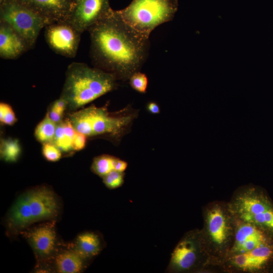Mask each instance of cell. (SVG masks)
<instances>
[{
    "mask_svg": "<svg viewBox=\"0 0 273 273\" xmlns=\"http://www.w3.org/2000/svg\"><path fill=\"white\" fill-rule=\"evenodd\" d=\"M234 216L254 224L273 236V203L257 186L239 187L228 202Z\"/></svg>",
    "mask_w": 273,
    "mask_h": 273,
    "instance_id": "obj_4",
    "label": "cell"
},
{
    "mask_svg": "<svg viewBox=\"0 0 273 273\" xmlns=\"http://www.w3.org/2000/svg\"><path fill=\"white\" fill-rule=\"evenodd\" d=\"M27 237L33 250L40 256L50 255L55 249L56 234L54 226L51 224L33 229L28 233Z\"/></svg>",
    "mask_w": 273,
    "mask_h": 273,
    "instance_id": "obj_16",
    "label": "cell"
},
{
    "mask_svg": "<svg viewBox=\"0 0 273 273\" xmlns=\"http://www.w3.org/2000/svg\"><path fill=\"white\" fill-rule=\"evenodd\" d=\"M128 166V163L124 160L118 158L115 167V170L124 172Z\"/></svg>",
    "mask_w": 273,
    "mask_h": 273,
    "instance_id": "obj_32",
    "label": "cell"
},
{
    "mask_svg": "<svg viewBox=\"0 0 273 273\" xmlns=\"http://www.w3.org/2000/svg\"><path fill=\"white\" fill-rule=\"evenodd\" d=\"M67 106V102L62 96L57 100L55 101L52 105V107L63 113L66 107Z\"/></svg>",
    "mask_w": 273,
    "mask_h": 273,
    "instance_id": "obj_29",
    "label": "cell"
},
{
    "mask_svg": "<svg viewBox=\"0 0 273 273\" xmlns=\"http://www.w3.org/2000/svg\"><path fill=\"white\" fill-rule=\"evenodd\" d=\"M46 19L50 24L69 20L75 6L72 0H17Z\"/></svg>",
    "mask_w": 273,
    "mask_h": 273,
    "instance_id": "obj_14",
    "label": "cell"
},
{
    "mask_svg": "<svg viewBox=\"0 0 273 273\" xmlns=\"http://www.w3.org/2000/svg\"><path fill=\"white\" fill-rule=\"evenodd\" d=\"M56 123L47 114L44 119L37 125L35 130V136L42 143L53 141L56 129Z\"/></svg>",
    "mask_w": 273,
    "mask_h": 273,
    "instance_id": "obj_22",
    "label": "cell"
},
{
    "mask_svg": "<svg viewBox=\"0 0 273 273\" xmlns=\"http://www.w3.org/2000/svg\"><path fill=\"white\" fill-rule=\"evenodd\" d=\"M116 77L83 63L73 62L67 68L61 96L71 109H76L117 87Z\"/></svg>",
    "mask_w": 273,
    "mask_h": 273,
    "instance_id": "obj_2",
    "label": "cell"
},
{
    "mask_svg": "<svg viewBox=\"0 0 273 273\" xmlns=\"http://www.w3.org/2000/svg\"><path fill=\"white\" fill-rule=\"evenodd\" d=\"M177 9V0H132L116 11L129 26L149 37L156 27L172 20Z\"/></svg>",
    "mask_w": 273,
    "mask_h": 273,
    "instance_id": "obj_6",
    "label": "cell"
},
{
    "mask_svg": "<svg viewBox=\"0 0 273 273\" xmlns=\"http://www.w3.org/2000/svg\"><path fill=\"white\" fill-rule=\"evenodd\" d=\"M0 121L7 125H12L16 121V118L11 107L4 103L0 104Z\"/></svg>",
    "mask_w": 273,
    "mask_h": 273,
    "instance_id": "obj_27",
    "label": "cell"
},
{
    "mask_svg": "<svg viewBox=\"0 0 273 273\" xmlns=\"http://www.w3.org/2000/svg\"><path fill=\"white\" fill-rule=\"evenodd\" d=\"M112 10L109 0H76L69 20L82 33Z\"/></svg>",
    "mask_w": 273,
    "mask_h": 273,
    "instance_id": "obj_12",
    "label": "cell"
},
{
    "mask_svg": "<svg viewBox=\"0 0 273 273\" xmlns=\"http://www.w3.org/2000/svg\"><path fill=\"white\" fill-rule=\"evenodd\" d=\"M76 132L69 119L61 122L56 126L53 144L64 152L73 149L72 143Z\"/></svg>",
    "mask_w": 273,
    "mask_h": 273,
    "instance_id": "obj_20",
    "label": "cell"
},
{
    "mask_svg": "<svg viewBox=\"0 0 273 273\" xmlns=\"http://www.w3.org/2000/svg\"><path fill=\"white\" fill-rule=\"evenodd\" d=\"M147 111L153 114H157L160 113V108L159 105L153 101L149 102L146 105Z\"/></svg>",
    "mask_w": 273,
    "mask_h": 273,
    "instance_id": "obj_31",
    "label": "cell"
},
{
    "mask_svg": "<svg viewBox=\"0 0 273 273\" xmlns=\"http://www.w3.org/2000/svg\"><path fill=\"white\" fill-rule=\"evenodd\" d=\"M213 267L201 230L187 232L178 242L171 256L169 272H198Z\"/></svg>",
    "mask_w": 273,
    "mask_h": 273,
    "instance_id": "obj_7",
    "label": "cell"
},
{
    "mask_svg": "<svg viewBox=\"0 0 273 273\" xmlns=\"http://www.w3.org/2000/svg\"><path fill=\"white\" fill-rule=\"evenodd\" d=\"M129 82L130 86L140 93H145L148 84L147 75L140 71L134 73L129 78Z\"/></svg>",
    "mask_w": 273,
    "mask_h": 273,
    "instance_id": "obj_24",
    "label": "cell"
},
{
    "mask_svg": "<svg viewBox=\"0 0 273 273\" xmlns=\"http://www.w3.org/2000/svg\"><path fill=\"white\" fill-rule=\"evenodd\" d=\"M85 259L76 249L64 251L56 257L57 270L60 273L80 272L84 267Z\"/></svg>",
    "mask_w": 273,
    "mask_h": 273,
    "instance_id": "obj_18",
    "label": "cell"
},
{
    "mask_svg": "<svg viewBox=\"0 0 273 273\" xmlns=\"http://www.w3.org/2000/svg\"><path fill=\"white\" fill-rule=\"evenodd\" d=\"M5 1L6 0H0V4H2L3 3H4Z\"/></svg>",
    "mask_w": 273,
    "mask_h": 273,
    "instance_id": "obj_33",
    "label": "cell"
},
{
    "mask_svg": "<svg viewBox=\"0 0 273 273\" xmlns=\"http://www.w3.org/2000/svg\"><path fill=\"white\" fill-rule=\"evenodd\" d=\"M235 224L234 240L228 256L248 251L273 242V236L254 224L235 217Z\"/></svg>",
    "mask_w": 273,
    "mask_h": 273,
    "instance_id": "obj_11",
    "label": "cell"
},
{
    "mask_svg": "<svg viewBox=\"0 0 273 273\" xmlns=\"http://www.w3.org/2000/svg\"><path fill=\"white\" fill-rule=\"evenodd\" d=\"M108 104L98 107L91 105L84 108L87 120V136L102 137L118 145L129 133L139 110L127 105L115 112H110Z\"/></svg>",
    "mask_w": 273,
    "mask_h": 273,
    "instance_id": "obj_5",
    "label": "cell"
},
{
    "mask_svg": "<svg viewBox=\"0 0 273 273\" xmlns=\"http://www.w3.org/2000/svg\"><path fill=\"white\" fill-rule=\"evenodd\" d=\"M203 239L213 267H218L233 245L235 231V217L228 203H209L203 209Z\"/></svg>",
    "mask_w": 273,
    "mask_h": 273,
    "instance_id": "obj_3",
    "label": "cell"
},
{
    "mask_svg": "<svg viewBox=\"0 0 273 273\" xmlns=\"http://www.w3.org/2000/svg\"><path fill=\"white\" fill-rule=\"evenodd\" d=\"M272 259L273 242L248 251L228 255L218 268L228 272H259L263 271Z\"/></svg>",
    "mask_w": 273,
    "mask_h": 273,
    "instance_id": "obj_9",
    "label": "cell"
},
{
    "mask_svg": "<svg viewBox=\"0 0 273 273\" xmlns=\"http://www.w3.org/2000/svg\"><path fill=\"white\" fill-rule=\"evenodd\" d=\"M72 1L75 2L76 1V0H72Z\"/></svg>",
    "mask_w": 273,
    "mask_h": 273,
    "instance_id": "obj_34",
    "label": "cell"
},
{
    "mask_svg": "<svg viewBox=\"0 0 273 273\" xmlns=\"http://www.w3.org/2000/svg\"><path fill=\"white\" fill-rule=\"evenodd\" d=\"M118 158L109 155H102L95 157L91 165L92 171L98 176L103 177L115 170V164Z\"/></svg>",
    "mask_w": 273,
    "mask_h": 273,
    "instance_id": "obj_21",
    "label": "cell"
},
{
    "mask_svg": "<svg viewBox=\"0 0 273 273\" xmlns=\"http://www.w3.org/2000/svg\"><path fill=\"white\" fill-rule=\"evenodd\" d=\"M20 144L17 140L9 138L2 140L1 155L5 160L15 161L20 155Z\"/></svg>",
    "mask_w": 273,
    "mask_h": 273,
    "instance_id": "obj_23",
    "label": "cell"
},
{
    "mask_svg": "<svg viewBox=\"0 0 273 273\" xmlns=\"http://www.w3.org/2000/svg\"><path fill=\"white\" fill-rule=\"evenodd\" d=\"M76 250L85 259L97 255L101 251L102 243L99 236L92 232L79 235L76 239Z\"/></svg>",
    "mask_w": 273,
    "mask_h": 273,
    "instance_id": "obj_19",
    "label": "cell"
},
{
    "mask_svg": "<svg viewBox=\"0 0 273 273\" xmlns=\"http://www.w3.org/2000/svg\"><path fill=\"white\" fill-rule=\"evenodd\" d=\"M29 49L23 39L10 26L0 23V56L14 59Z\"/></svg>",
    "mask_w": 273,
    "mask_h": 273,
    "instance_id": "obj_15",
    "label": "cell"
},
{
    "mask_svg": "<svg viewBox=\"0 0 273 273\" xmlns=\"http://www.w3.org/2000/svg\"><path fill=\"white\" fill-rule=\"evenodd\" d=\"M103 181L110 189H115L120 187L124 182V172L113 170L104 176Z\"/></svg>",
    "mask_w": 273,
    "mask_h": 273,
    "instance_id": "obj_25",
    "label": "cell"
},
{
    "mask_svg": "<svg viewBox=\"0 0 273 273\" xmlns=\"http://www.w3.org/2000/svg\"><path fill=\"white\" fill-rule=\"evenodd\" d=\"M88 31L94 67L122 81L140 71L148 56L149 37L129 26L116 10L112 9Z\"/></svg>",
    "mask_w": 273,
    "mask_h": 273,
    "instance_id": "obj_1",
    "label": "cell"
},
{
    "mask_svg": "<svg viewBox=\"0 0 273 273\" xmlns=\"http://www.w3.org/2000/svg\"><path fill=\"white\" fill-rule=\"evenodd\" d=\"M8 224L15 230L23 229L33 223L27 193L16 200L9 214Z\"/></svg>",
    "mask_w": 273,
    "mask_h": 273,
    "instance_id": "obj_17",
    "label": "cell"
},
{
    "mask_svg": "<svg viewBox=\"0 0 273 273\" xmlns=\"http://www.w3.org/2000/svg\"><path fill=\"white\" fill-rule=\"evenodd\" d=\"M26 193L33 222L55 218L58 215V200L52 191L40 188Z\"/></svg>",
    "mask_w": 273,
    "mask_h": 273,
    "instance_id": "obj_13",
    "label": "cell"
},
{
    "mask_svg": "<svg viewBox=\"0 0 273 273\" xmlns=\"http://www.w3.org/2000/svg\"><path fill=\"white\" fill-rule=\"evenodd\" d=\"M50 118L56 123L59 122L62 118L63 113L52 107L51 110L48 113Z\"/></svg>",
    "mask_w": 273,
    "mask_h": 273,
    "instance_id": "obj_30",
    "label": "cell"
},
{
    "mask_svg": "<svg viewBox=\"0 0 273 273\" xmlns=\"http://www.w3.org/2000/svg\"><path fill=\"white\" fill-rule=\"evenodd\" d=\"M44 28L47 42L53 51L68 58L75 56L82 33L69 20L54 22Z\"/></svg>",
    "mask_w": 273,
    "mask_h": 273,
    "instance_id": "obj_10",
    "label": "cell"
},
{
    "mask_svg": "<svg viewBox=\"0 0 273 273\" xmlns=\"http://www.w3.org/2000/svg\"><path fill=\"white\" fill-rule=\"evenodd\" d=\"M0 22L12 27L33 47L41 29L50 23L41 16L17 0H6L0 4Z\"/></svg>",
    "mask_w": 273,
    "mask_h": 273,
    "instance_id": "obj_8",
    "label": "cell"
},
{
    "mask_svg": "<svg viewBox=\"0 0 273 273\" xmlns=\"http://www.w3.org/2000/svg\"><path fill=\"white\" fill-rule=\"evenodd\" d=\"M42 151L43 156L49 161H57L61 157V152L60 149L55 144L50 142L43 143Z\"/></svg>",
    "mask_w": 273,
    "mask_h": 273,
    "instance_id": "obj_26",
    "label": "cell"
},
{
    "mask_svg": "<svg viewBox=\"0 0 273 273\" xmlns=\"http://www.w3.org/2000/svg\"><path fill=\"white\" fill-rule=\"evenodd\" d=\"M86 137L84 134L76 131L73 141V149L80 150L83 149L86 144Z\"/></svg>",
    "mask_w": 273,
    "mask_h": 273,
    "instance_id": "obj_28",
    "label": "cell"
}]
</instances>
